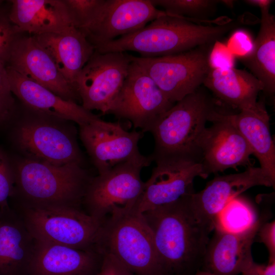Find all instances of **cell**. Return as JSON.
I'll list each match as a JSON object with an SVG mask.
<instances>
[{
  "label": "cell",
  "mask_w": 275,
  "mask_h": 275,
  "mask_svg": "<svg viewBox=\"0 0 275 275\" xmlns=\"http://www.w3.org/2000/svg\"><path fill=\"white\" fill-rule=\"evenodd\" d=\"M14 184L28 206L81 208L91 179L81 164L57 166L33 159L20 161L14 171Z\"/></svg>",
  "instance_id": "cell-3"
},
{
  "label": "cell",
  "mask_w": 275,
  "mask_h": 275,
  "mask_svg": "<svg viewBox=\"0 0 275 275\" xmlns=\"http://www.w3.org/2000/svg\"><path fill=\"white\" fill-rule=\"evenodd\" d=\"M156 8L167 13L198 20H208L222 1L217 0H151Z\"/></svg>",
  "instance_id": "cell-28"
},
{
  "label": "cell",
  "mask_w": 275,
  "mask_h": 275,
  "mask_svg": "<svg viewBox=\"0 0 275 275\" xmlns=\"http://www.w3.org/2000/svg\"><path fill=\"white\" fill-rule=\"evenodd\" d=\"M194 275H214V274L211 273L210 272L200 270L198 271H197Z\"/></svg>",
  "instance_id": "cell-39"
},
{
  "label": "cell",
  "mask_w": 275,
  "mask_h": 275,
  "mask_svg": "<svg viewBox=\"0 0 275 275\" xmlns=\"http://www.w3.org/2000/svg\"><path fill=\"white\" fill-rule=\"evenodd\" d=\"M260 27L253 49L241 61L263 84L269 95L275 92V17L269 8L260 9Z\"/></svg>",
  "instance_id": "cell-26"
},
{
  "label": "cell",
  "mask_w": 275,
  "mask_h": 275,
  "mask_svg": "<svg viewBox=\"0 0 275 275\" xmlns=\"http://www.w3.org/2000/svg\"><path fill=\"white\" fill-rule=\"evenodd\" d=\"M103 255L101 266L96 275H132L113 257Z\"/></svg>",
  "instance_id": "cell-36"
},
{
  "label": "cell",
  "mask_w": 275,
  "mask_h": 275,
  "mask_svg": "<svg viewBox=\"0 0 275 275\" xmlns=\"http://www.w3.org/2000/svg\"><path fill=\"white\" fill-rule=\"evenodd\" d=\"M212 46L156 58L131 56V59L148 73L169 100L175 103L203 84L210 69L208 56Z\"/></svg>",
  "instance_id": "cell-8"
},
{
  "label": "cell",
  "mask_w": 275,
  "mask_h": 275,
  "mask_svg": "<svg viewBox=\"0 0 275 275\" xmlns=\"http://www.w3.org/2000/svg\"><path fill=\"white\" fill-rule=\"evenodd\" d=\"M142 131H127L119 122L98 118L79 126L80 139L98 174L142 157L138 147Z\"/></svg>",
  "instance_id": "cell-14"
},
{
  "label": "cell",
  "mask_w": 275,
  "mask_h": 275,
  "mask_svg": "<svg viewBox=\"0 0 275 275\" xmlns=\"http://www.w3.org/2000/svg\"><path fill=\"white\" fill-rule=\"evenodd\" d=\"M235 57L226 44L216 41L212 46L208 56L211 68H229L234 67Z\"/></svg>",
  "instance_id": "cell-34"
},
{
  "label": "cell",
  "mask_w": 275,
  "mask_h": 275,
  "mask_svg": "<svg viewBox=\"0 0 275 275\" xmlns=\"http://www.w3.org/2000/svg\"><path fill=\"white\" fill-rule=\"evenodd\" d=\"M3 1H1L0 0V11H1L2 10L1 9V6H2V4L3 3Z\"/></svg>",
  "instance_id": "cell-40"
},
{
  "label": "cell",
  "mask_w": 275,
  "mask_h": 275,
  "mask_svg": "<svg viewBox=\"0 0 275 275\" xmlns=\"http://www.w3.org/2000/svg\"><path fill=\"white\" fill-rule=\"evenodd\" d=\"M104 0H64L74 26L80 29L96 16Z\"/></svg>",
  "instance_id": "cell-29"
},
{
  "label": "cell",
  "mask_w": 275,
  "mask_h": 275,
  "mask_svg": "<svg viewBox=\"0 0 275 275\" xmlns=\"http://www.w3.org/2000/svg\"><path fill=\"white\" fill-rule=\"evenodd\" d=\"M191 194L142 213L151 230L162 275H194L201 269L212 230L194 213L189 203Z\"/></svg>",
  "instance_id": "cell-2"
},
{
  "label": "cell",
  "mask_w": 275,
  "mask_h": 275,
  "mask_svg": "<svg viewBox=\"0 0 275 275\" xmlns=\"http://www.w3.org/2000/svg\"><path fill=\"white\" fill-rule=\"evenodd\" d=\"M12 209L36 240L98 252L96 245L102 222L81 208L19 205Z\"/></svg>",
  "instance_id": "cell-6"
},
{
  "label": "cell",
  "mask_w": 275,
  "mask_h": 275,
  "mask_svg": "<svg viewBox=\"0 0 275 275\" xmlns=\"http://www.w3.org/2000/svg\"><path fill=\"white\" fill-rule=\"evenodd\" d=\"M11 90L28 108L39 114L81 126L99 118L76 102L66 100L6 66Z\"/></svg>",
  "instance_id": "cell-20"
},
{
  "label": "cell",
  "mask_w": 275,
  "mask_h": 275,
  "mask_svg": "<svg viewBox=\"0 0 275 275\" xmlns=\"http://www.w3.org/2000/svg\"><path fill=\"white\" fill-rule=\"evenodd\" d=\"M250 24H254V20L250 13L235 19L223 16L208 20L167 14L139 31L98 47L95 51L101 53L132 51L143 58L167 56L212 46L232 31Z\"/></svg>",
  "instance_id": "cell-1"
},
{
  "label": "cell",
  "mask_w": 275,
  "mask_h": 275,
  "mask_svg": "<svg viewBox=\"0 0 275 275\" xmlns=\"http://www.w3.org/2000/svg\"><path fill=\"white\" fill-rule=\"evenodd\" d=\"M241 273L242 275H275V262L262 264L253 260L243 268Z\"/></svg>",
  "instance_id": "cell-37"
},
{
  "label": "cell",
  "mask_w": 275,
  "mask_h": 275,
  "mask_svg": "<svg viewBox=\"0 0 275 275\" xmlns=\"http://www.w3.org/2000/svg\"><path fill=\"white\" fill-rule=\"evenodd\" d=\"M254 42L252 36L248 31L238 29L230 36L226 45L234 57L240 59L251 53Z\"/></svg>",
  "instance_id": "cell-33"
},
{
  "label": "cell",
  "mask_w": 275,
  "mask_h": 275,
  "mask_svg": "<svg viewBox=\"0 0 275 275\" xmlns=\"http://www.w3.org/2000/svg\"><path fill=\"white\" fill-rule=\"evenodd\" d=\"M21 34L10 21L8 12L0 11V64L7 65L12 45Z\"/></svg>",
  "instance_id": "cell-30"
},
{
  "label": "cell",
  "mask_w": 275,
  "mask_h": 275,
  "mask_svg": "<svg viewBox=\"0 0 275 275\" xmlns=\"http://www.w3.org/2000/svg\"><path fill=\"white\" fill-rule=\"evenodd\" d=\"M265 213L247 229L231 232L216 225L209 239L201 270L214 275H238L253 260L252 246L261 224L268 221Z\"/></svg>",
  "instance_id": "cell-17"
},
{
  "label": "cell",
  "mask_w": 275,
  "mask_h": 275,
  "mask_svg": "<svg viewBox=\"0 0 275 275\" xmlns=\"http://www.w3.org/2000/svg\"><path fill=\"white\" fill-rule=\"evenodd\" d=\"M103 254L35 240L28 275H96Z\"/></svg>",
  "instance_id": "cell-19"
},
{
  "label": "cell",
  "mask_w": 275,
  "mask_h": 275,
  "mask_svg": "<svg viewBox=\"0 0 275 275\" xmlns=\"http://www.w3.org/2000/svg\"><path fill=\"white\" fill-rule=\"evenodd\" d=\"M14 170L5 155L0 150V209L4 210L10 208L8 200L14 190Z\"/></svg>",
  "instance_id": "cell-31"
},
{
  "label": "cell",
  "mask_w": 275,
  "mask_h": 275,
  "mask_svg": "<svg viewBox=\"0 0 275 275\" xmlns=\"http://www.w3.org/2000/svg\"><path fill=\"white\" fill-rule=\"evenodd\" d=\"M152 159L156 166L133 207L140 213L173 203L195 193L194 179L197 177L203 178L201 164L195 157L172 154Z\"/></svg>",
  "instance_id": "cell-9"
},
{
  "label": "cell",
  "mask_w": 275,
  "mask_h": 275,
  "mask_svg": "<svg viewBox=\"0 0 275 275\" xmlns=\"http://www.w3.org/2000/svg\"><path fill=\"white\" fill-rule=\"evenodd\" d=\"M221 103L201 86L161 115L150 126L154 140L152 158L183 154L197 158V142Z\"/></svg>",
  "instance_id": "cell-4"
},
{
  "label": "cell",
  "mask_w": 275,
  "mask_h": 275,
  "mask_svg": "<svg viewBox=\"0 0 275 275\" xmlns=\"http://www.w3.org/2000/svg\"><path fill=\"white\" fill-rule=\"evenodd\" d=\"M6 66L0 64V124L10 118L15 108V100Z\"/></svg>",
  "instance_id": "cell-32"
},
{
  "label": "cell",
  "mask_w": 275,
  "mask_h": 275,
  "mask_svg": "<svg viewBox=\"0 0 275 275\" xmlns=\"http://www.w3.org/2000/svg\"><path fill=\"white\" fill-rule=\"evenodd\" d=\"M232 114L219 109L211 121L212 125L198 139L197 156L204 179L229 168L251 166L252 151L235 125Z\"/></svg>",
  "instance_id": "cell-10"
},
{
  "label": "cell",
  "mask_w": 275,
  "mask_h": 275,
  "mask_svg": "<svg viewBox=\"0 0 275 275\" xmlns=\"http://www.w3.org/2000/svg\"><path fill=\"white\" fill-rule=\"evenodd\" d=\"M245 3L252 6L259 7L260 9L270 8L271 4L274 2L272 0H246Z\"/></svg>",
  "instance_id": "cell-38"
},
{
  "label": "cell",
  "mask_w": 275,
  "mask_h": 275,
  "mask_svg": "<svg viewBox=\"0 0 275 275\" xmlns=\"http://www.w3.org/2000/svg\"><path fill=\"white\" fill-rule=\"evenodd\" d=\"M1 213H2V210L0 209V216H1Z\"/></svg>",
  "instance_id": "cell-41"
},
{
  "label": "cell",
  "mask_w": 275,
  "mask_h": 275,
  "mask_svg": "<svg viewBox=\"0 0 275 275\" xmlns=\"http://www.w3.org/2000/svg\"><path fill=\"white\" fill-rule=\"evenodd\" d=\"M31 36L48 53L60 73L75 89L78 74L95 51L93 46L75 27L60 33Z\"/></svg>",
  "instance_id": "cell-21"
},
{
  "label": "cell",
  "mask_w": 275,
  "mask_h": 275,
  "mask_svg": "<svg viewBox=\"0 0 275 275\" xmlns=\"http://www.w3.org/2000/svg\"><path fill=\"white\" fill-rule=\"evenodd\" d=\"M96 248L132 275H162L151 230L133 207L117 210L104 220Z\"/></svg>",
  "instance_id": "cell-5"
},
{
  "label": "cell",
  "mask_w": 275,
  "mask_h": 275,
  "mask_svg": "<svg viewBox=\"0 0 275 275\" xmlns=\"http://www.w3.org/2000/svg\"><path fill=\"white\" fill-rule=\"evenodd\" d=\"M174 104L132 60L127 76L107 114L129 120L134 129L140 128L143 133Z\"/></svg>",
  "instance_id": "cell-12"
},
{
  "label": "cell",
  "mask_w": 275,
  "mask_h": 275,
  "mask_svg": "<svg viewBox=\"0 0 275 275\" xmlns=\"http://www.w3.org/2000/svg\"><path fill=\"white\" fill-rule=\"evenodd\" d=\"M216 100L239 111L257 102L259 92L263 91L262 83L246 70L229 68H211L203 81Z\"/></svg>",
  "instance_id": "cell-24"
},
{
  "label": "cell",
  "mask_w": 275,
  "mask_h": 275,
  "mask_svg": "<svg viewBox=\"0 0 275 275\" xmlns=\"http://www.w3.org/2000/svg\"><path fill=\"white\" fill-rule=\"evenodd\" d=\"M263 243L268 253L267 263L275 262V221H266L259 227L256 237Z\"/></svg>",
  "instance_id": "cell-35"
},
{
  "label": "cell",
  "mask_w": 275,
  "mask_h": 275,
  "mask_svg": "<svg viewBox=\"0 0 275 275\" xmlns=\"http://www.w3.org/2000/svg\"><path fill=\"white\" fill-rule=\"evenodd\" d=\"M15 139L19 148L31 159L57 166L82 164L74 134L49 121H25L17 128Z\"/></svg>",
  "instance_id": "cell-15"
},
{
  "label": "cell",
  "mask_w": 275,
  "mask_h": 275,
  "mask_svg": "<svg viewBox=\"0 0 275 275\" xmlns=\"http://www.w3.org/2000/svg\"><path fill=\"white\" fill-rule=\"evenodd\" d=\"M233 122L260 167L275 180V146L271 135L269 116L263 102L233 113Z\"/></svg>",
  "instance_id": "cell-25"
},
{
  "label": "cell",
  "mask_w": 275,
  "mask_h": 275,
  "mask_svg": "<svg viewBox=\"0 0 275 275\" xmlns=\"http://www.w3.org/2000/svg\"><path fill=\"white\" fill-rule=\"evenodd\" d=\"M275 180L260 167H248L241 173L217 176L205 188L189 198L190 206L202 223L214 230L219 216L227 204L251 187H274Z\"/></svg>",
  "instance_id": "cell-16"
},
{
  "label": "cell",
  "mask_w": 275,
  "mask_h": 275,
  "mask_svg": "<svg viewBox=\"0 0 275 275\" xmlns=\"http://www.w3.org/2000/svg\"><path fill=\"white\" fill-rule=\"evenodd\" d=\"M35 239L10 207L0 216V275H28Z\"/></svg>",
  "instance_id": "cell-23"
},
{
  "label": "cell",
  "mask_w": 275,
  "mask_h": 275,
  "mask_svg": "<svg viewBox=\"0 0 275 275\" xmlns=\"http://www.w3.org/2000/svg\"><path fill=\"white\" fill-rule=\"evenodd\" d=\"M152 161L151 155H143L91 178L82 199L84 211L103 222L117 210L132 208L144 187L141 171Z\"/></svg>",
  "instance_id": "cell-7"
},
{
  "label": "cell",
  "mask_w": 275,
  "mask_h": 275,
  "mask_svg": "<svg viewBox=\"0 0 275 275\" xmlns=\"http://www.w3.org/2000/svg\"><path fill=\"white\" fill-rule=\"evenodd\" d=\"M168 13L151 0H104L93 21L79 30L95 49L139 31Z\"/></svg>",
  "instance_id": "cell-13"
},
{
  "label": "cell",
  "mask_w": 275,
  "mask_h": 275,
  "mask_svg": "<svg viewBox=\"0 0 275 275\" xmlns=\"http://www.w3.org/2000/svg\"><path fill=\"white\" fill-rule=\"evenodd\" d=\"M260 216L253 204L239 196L225 207L216 226L218 225L229 231L239 232L254 225Z\"/></svg>",
  "instance_id": "cell-27"
},
{
  "label": "cell",
  "mask_w": 275,
  "mask_h": 275,
  "mask_svg": "<svg viewBox=\"0 0 275 275\" xmlns=\"http://www.w3.org/2000/svg\"><path fill=\"white\" fill-rule=\"evenodd\" d=\"M11 22L30 35L60 33L75 27L64 0H11Z\"/></svg>",
  "instance_id": "cell-22"
},
{
  "label": "cell",
  "mask_w": 275,
  "mask_h": 275,
  "mask_svg": "<svg viewBox=\"0 0 275 275\" xmlns=\"http://www.w3.org/2000/svg\"><path fill=\"white\" fill-rule=\"evenodd\" d=\"M20 34L14 41L6 66L66 100L80 98L65 79L48 53L33 37Z\"/></svg>",
  "instance_id": "cell-18"
},
{
  "label": "cell",
  "mask_w": 275,
  "mask_h": 275,
  "mask_svg": "<svg viewBox=\"0 0 275 275\" xmlns=\"http://www.w3.org/2000/svg\"><path fill=\"white\" fill-rule=\"evenodd\" d=\"M132 62L124 52H94L76 80L74 88L82 106L107 114L120 90Z\"/></svg>",
  "instance_id": "cell-11"
}]
</instances>
